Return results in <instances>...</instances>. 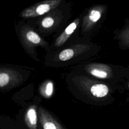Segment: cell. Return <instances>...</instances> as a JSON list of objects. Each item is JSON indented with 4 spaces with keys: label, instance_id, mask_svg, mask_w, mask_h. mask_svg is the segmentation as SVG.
<instances>
[{
    "label": "cell",
    "instance_id": "1",
    "mask_svg": "<svg viewBox=\"0 0 129 129\" xmlns=\"http://www.w3.org/2000/svg\"><path fill=\"white\" fill-rule=\"evenodd\" d=\"M61 0H46L36 5L25 9L21 13V16L25 18H32L42 15L56 7Z\"/></svg>",
    "mask_w": 129,
    "mask_h": 129
},
{
    "label": "cell",
    "instance_id": "2",
    "mask_svg": "<svg viewBox=\"0 0 129 129\" xmlns=\"http://www.w3.org/2000/svg\"><path fill=\"white\" fill-rule=\"evenodd\" d=\"M79 23V20L76 19L73 22L70 24L61 35L57 38L55 42V45L56 46H60L64 44L70 35L73 33L77 28Z\"/></svg>",
    "mask_w": 129,
    "mask_h": 129
},
{
    "label": "cell",
    "instance_id": "3",
    "mask_svg": "<svg viewBox=\"0 0 129 129\" xmlns=\"http://www.w3.org/2000/svg\"><path fill=\"white\" fill-rule=\"evenodd\" d=\"M91 92L95 97H103L107 94L108 88L104 84H95L91 87Z\"/></svg>",
    "mask_w": 129,
    "mask_h": 129
},
{
    "label": "cell",
    "instance_id": "4",
    "mask_svg": "<svg viewBox=\"0 0 129 129\" xmlns=\"http://www.w3.org/2000/svg\"><path fill=\"white\" fill-rule=\"evenodd\" d=\"M27 39L31 43L34 44L40 43L41 39L37 33L33 30H29L26 34Z\"/></svg>",
    "mask_w": 129,
    "mask_h": 129
},
{
    "label": "cell",
    "instance_id": "5",
    "mask_svg": "<svg viewBox=\"0 0 129 129\" xmlns=\"http://www.w3.org/2000/svg\"><path fill=\"white\" fill-rule=\"evenodd\" d=\"M101 17V12L99 10L94 9L92 10L88 16V20L90 24H94L97 22Z\"/></svg>",
    "mask_w": 129,
    "mask_h": 129
},
{
    "label": "cell",
    "instance_id": "6",
    "mask_svg": "<svg viewBox=\"0 0 129 129\" xmlns=\"http://www.w3.org/2000/svg\"><path fill=\"white\" fill-rule=\"evenodd\" d=\"M74 54V50L71 48L63 50L59 54V58L61 61H67L73 57Z\"/></svg>",
    "mask_w": 129,
    "mask_h": 129
},
{
    "label": "cell",
    "instance_id": "7",
    "mask_svg": "<svg viewBox=\"0 0 129 129\" xmlns=\"http://www.w3.org/2000/svg\"><path fill=\"white\" fill-rule=\"evenodd\" d=\"M90 73L93 76L99 78H106L107 76L106 72L97 68H93L90 70Z\"/></svg>",
    "mask_w": 129,
    "mask_h": 129
},
{
    "label": "cell",
    "instance_id": "8",
    "mask_svg": "<svg viewBox=\"0 0 129 129\" xmlns=\"http://www.w3.org/2000/svg\"><path fill=\"white\" fill-rule=\"evenodd\" d=\"M27 116L31 124L35 125L37 122V116L35 109L33 108L30 109L28 111Z\"/></svg>",
    "mask_w": 129,
    "mask_h": 129
},
{
    "label": "cell",
    "instance_id": "9",
    "mask_svg": "<svg viewBox=\"0 0 129 129\" xmlns=\"http://www.w3.org/2000/svg\"><path fill=\"white\" fill-rule=\"evenodd\" d=\"M54 20L50 17H47L44 18L41 21V25L45 28H49L53 26Z\"/></svg>",
    "mask_w": 129,
    "mask_h": 129
},
{
    "label": "cell",
    "instance_id": "10",
    "mask_svg": "<svg viewBox=\"0 0 129 129\" xmlns=\"http://www.w3.org/2000/svg\"><path fill=\"white\" fill-rule=\"evenodd\" d=\"M10 77L8 74L6 73H1L0 74V86L3 87L7 85L9 82Z\"/></svg>",
    "mask_w": 129,
    "mask_h": 129
},
{
    "label": "cell",
    "instance_id": "11",
    "mask_svg": "<svg viewBox=\"0 0 129 129\" xmlns=\"http://www.w3.org/2000/svg\"><path fill=\"white\" fill-rule=\"evenodd\" d=\"M53 91V84L51 82H49L46 88V94L48 96H50Z\"/></svg>",
    "mask_w": 129,
    "mask_h": 129
},
{
    "label": "cell",
    "instance_id": "12",
    "mask_svg": "<svg viewBox=\"0 0 129 129\" xmlns=\"http://www.w3.org/2000/svg\"><path fill=\"white\" fill-rule=\"evenodd\" d=\"M44 129H56L55 125L50 122H46L44 125Z\"/></svg>",
    "mask_w": 129,
    "mask_h": 129
}]
</instances>
